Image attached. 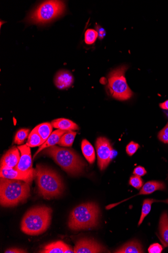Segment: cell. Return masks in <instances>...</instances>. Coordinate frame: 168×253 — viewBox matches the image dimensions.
Listing matches in <instances>:
<instances>
[{
	"label": "cell",
	"mask_w": 168,
	"mask_h": 253,
	"mask_svg": "<svg viewBox=\"0 0 168 253\" xmlns=\"http://www.w3.org/2000/svg\"><path fill=\"white\" fill-rule=\"evenodd\" d=\"M42 154L51 157L68 174L77 175L84 171L86 164L73 149L54 146L43 150Z\"/></svg>",
	"instance_id": "6da1fadb"
},
{
	"label": "cell",
	"mask_w": 168,
	"mask_h": 253,
	"mask_svg": "<svg viewBox=\"0 0 168 253\" xmlns=\"http://www.w3.org/2000/svg\"><path fill=\"white\" fill-rule=\"evenodd\" d=\"M34 176L39 195L45 199H51L60 196L64 186L60 175L53 169L38 165L34 170Z\"/></svg>",
	"instance_id": "7a4b0ae2"
},
{
	"label": "cell",
	"mask_w": 168,
	"mask_h": 253,
	"mask_svg": "<svg viewBox=\"0 0 168 253\" xmlns=\"http://www.w3.org/2000/svg\"><path fill=\"white\" fill-rule=\"evenodd\" d=\"M52 212L51 208L45 206H37L30 210L22 219L21 231L30 236L44 233L51 224Z\"/></svg>",
	"instance_id": "3957f363"
},
{
	"label": "cell",
	"mask_w": 168,
	"mask_h": 253,
	"mask_svg": "<svg viewBox=\"0 0 168 253\" xmlns=\"http://www.w3.org/2000/svg\"><path fill=\"white\" fill-rule=\"evenodd\" d=\"M30 183L20 180L1 178L0 180V203L5 208H10L24 203L30 196Z\"/></svg>",
	"instance_id": "277c9868"
},
{
	"label": "cell",
	"mask_w": 168,
	"mask_h": 253,
	"mask_svg": "<svg viewBox=\"0 0 168 253\" xmlns=\"http://www.w3.org/2000/svg\"><path fill=\"white\" fill-rule=\"evenodd\" d=\"M100 216L98 204L92 202L82 204L71 212L68 226L76 231L93 228L98 225Z\"/></svg>",
	"instance_id": "5b68a950"
},
{
	"label": "cell",
	"mask_w": 168,
	"mask_h": 253,
	"mask_svg": "<svg viewBox=\"0 0 168 253\" xmlns=\"http://www.w3.org/2000/svg\"><path fill=\"white\" fill-rule=\"evenodd\" d=\"M128 68L127 65L122 66L115 69L108 76L107 88L110 95L115 99L126 101L133 96L125 78V73Z\"/></svg>",
	"instance_id": "8992f818"
},
{
	"label": "cell",
	"mask_w": 168,
	"mask_h": 253,
	"mask_svg": "<svg viewBox=\"0 0 168 253\" xmlns=\"http://www.w3.org/2000/svg\"><path fill=\"white\" fill-rule=\"evenodd\" d=\"M65 8L63 1H45L29 15L27 22L36 25L46 24L62 15Z\"/></svg>",
	"instance_id": "52a82bcc"
},
{
	"label": "cell",
	"mask_w": 168,
	"mask_h": 253,
	"mask_svg": "<svg viewBox=\"0 0 168 253\" xmlns=\"http://www.w3.org/2000/svg\"><path fill=\"white\" fill-rule=\"evenodd\" d=\"M98 165L101 170H104L111 160L112 148L110 141L105 137H100L96 142Z\"/></svg>",
	"instance_id": "ba28073f"
},
{
	"label": "cell",
	"mask_w": 168,
	"mask_h": 253,
	"mask_svg": "<svg viewBox=\"0 0 168 253\" xmlns=\"http://www.w3.org/2000/svg\"><path fill=\"white\" fill-rule=\"evenodd\" d=\"M75 253H98L106 252L101 244L92 239L83 238L78 241L74 249Z\"/></svg>",
	"instance_id": "9c48e42d"
},
{
	"label": "cell",
	"mask_w": 168,
	"mask_h": 253,
	"mask_svg": "<svg viewBox=\"0 0 168 253\" xmlns=\"http://www.w3.org/2000/svg\"><path fill=\"white\" fill-rule=\"evenodd\" d=\"M30 148L27 145L18 147L21 155L19 162L15 169L23 173L34 171L33 168V159Z\"/></svg>",
	"instance_id": "30bf717a"
},
{
	"label": "cell",
	"mask_w": 168,
	"mask_h": 253,
	"mask_svg": "<svg viewBox=\"0 0 168 253\" xmlns=\"http://www.w3.org/2000/svg\"><path fill=\"white\" fill-rule=\"evenodd\" d=\"M1 178L20 180L31 183L34 176V171L23 173L15 169L1 167Z\"/></svg>",
	"instance_id": "8fae6325"
},
{
	"label": "cell",
	"mask_w": 168,
	"mask_h": 253,
	"mask_svg": "<svg viewBox=\"0 0 168 253\" xmlns=\"http://www.w3.org/2000/svg\"><path fill=\"white\" fill-rule=\"evenodd\" d=\"M165 189L166 186L163 182L158 181H150L146 182L145 184V185H143L139 193L136 194L134 196H137L141 195H150L156 192V191H162L165 190ZM134 196L132 197L127 200L117 203L116 204H114L112 205H110L106 207V210H110L111 209H112L114 208V206H116V205L119 204L120 203H122L127 200H128L134 197Z\"/></svg>",
	"instance_id": "7c38bea8"
},
{
	"label": "cell",
	"mask_w": 168,
	"mask_h": 253,
	"mask_svg": "<svg viewBox=\"0 0 168 253\" xmlns=\"http://www.w3.org/2000/svg\"><path fill=\"white\" fill-rule=\"evenodd\" d=\"M18 150L16 147H13L7 151L1 159V167L15 169L20 158Z\"/></svg>",
	"instance_id": "4fadbf2b"
},
{
	"label": "cell",
	"mask_w": 168,
	"mask_h": 253,
	"mask_svg": "<svg viewBox=\"0 0 168 253\" xmlns=\"http://www.w3.org/2000/svg\"><path fill=\"white\" fill-rule=\"evenodd\" d=\"M68 131L63 130L61 129H57L53 131L51 135L48 138L47 140L39 147V149L34 155V158L37 155L39 152L46 148H49L59 143L61 137Z\"/></svg>",
	"instance_id": "5bb4252c"
},
{
	"label": "cell",
	"mask_w": 168,
	"mask_h": 253,
	"mask_svg": "<svg viewBox=\"0 0 168 253\" xmlns=\"http://www.w3.org/2000/svg\"><path fill=\"white\" fill-rule=\"evenodd\" d=\"M73 82L74 78L73 76L67 71L59 72L55 79V84L60 89L69 87L73 84Z\"/></svg>",
	"instance_id": "9a60e30c"
},
{
	"label": "cell",
	"mask_w": 168,
	"mask_h": 253,
	"mask_svg": "<svg viewBox=\"0 0 168 253\" xmlns=\"http://www.w3.org/2000/svg\"><path fill=\"white\" fill-rule=\"evenodd\" d=\"M51 124L55 128L66 131H75L79 129V126L73 122L65 119L55 120Z\"/></svg>",
	"instance_id": "2e32d148"
},
{
	"label": "cell",
	"mask_w": 168,
	"mask_h": 253,
	"mask_svg": "<svg viewBox=\"0 0 168 253\" xmlns=\"http://www.w3.org/2000/svg\"><path fill=\"white\" fill-rule=\"evenodd\" d=\"M116 253H145L143 250L141 245L137 241H133L123 245L117 250Z\"/></svg>",
	"instance_id": "e0dca14e"
},
{
	"label": "cell",
	"mask_w": 168,
	"mask_h": 253,
	"mask_svg": "<svg viewBox=\"0 0 168 253\" xmlns=\"http://www.w3.org/2000/svg\"><path fill=\"white\" fill-rule=\"evenodd\" d=\"M67 245L62 241L53 242L45 246L39 253H65Z\"/></svg>",
	"instance_id": "ac0fdd59"
},
{
	"label": "cell",
	"mask_w": 168,
	"mask_h": 253,
	"mask_svg": "<svg viewBox=\"0 0 168 253\" xmlns=\"http://www.w3.org/2000/svg\"><path fill=\"white\" fill-rule=\"evenodd\" d=\"M81 148L83 154L90 165H92L95 160V152L92 145L87 140L82 142Z\"/></svg>",
	"instance_id": "d6986e66"
},
{
	"label": "cell",
	"mask_w": 168,
	"mask_h": 253,
	"mask_svg": "<svg viewBox=\"0 0 168 253\" xmlns=\"http://www.w3.org/2000/svg\"><path fill=\"white\" fill-rule=\"evenodd\" d=\"M162 202L168 204V199L165 200H157L153 199H147L143 201L142 207L141 216L138 223L139 226L143 222L144 219L150 213L151 211V206L154 202Z\"/></svg>",
	"instance_id": "ffe728a7"
},
{
	"label": "cell",
	"mask_w": 168,
	"mask_h": 253,
	"mask_svg": "<svg viewBox=\"0 0 168 253\" xmlns=\"http://www.w3.org/2000/svg\"><path fill=\"white\" fill-rule=\"evenodd\" d=\"M159 230L162 240L168 245V214L164 212L160 218Z\"/></svg>",
	"instance_id": "44dd1931"
},
{
	"label": "cell",
	"mask_w": 168,
	"mask_h": 253,
	"mask_svg": "<svg viewBox=\"0 0 168 253\" xmlns=\"http://www.w3.org/2000/svg\"><path fill=\"white\" fill-rule=\"evenodd\" d=\"M35 129L45 142L52 133L53 126L50 123H45L38 125Z\"/></svg>",
	"instance_id": "7402d4cb"
},
{
	"label": "cell",
	"mask_w": 168,
	"mask_h": 253,
	"mask_svg": "<svg viewBox=\"0 0 168 253\" xmlns=\"http://www.w3.org/2000/svg\"><path fill=\"white\" fill-rule=\"evenodd\" d=\"M77 132L74 131H68L61 138L58 145L61 147H70L73 145Z\"/></svg>",
	"instance_id": "603a6c76"
},
{
	"label": "cell",
	"mask_w": 168,
	"mask_h": 253,
	"mask_svg": "<svg viewBox=\"0 0 168 253\" xmlns=\"http://www.w3.org/2000/svg\"><path fill=\"white\" fill-rule=\"evenodd\" d=\"M44 143L42 138L34 128L30 134L26 145L30 147H40Z\"/></svg>",
	"instance_id": "cb8c5ba5"
},
{
	"label": "cell",
	"mask_w": 168,
	"mask_h": 253,
	"mask_svg": "<svg viewBox=\"0 0 168 253\" xmlns=\"http://www.w3.org/2000/svg\"><path fill=\"white\" fill-rule=\"evenodd\" d=\"M30 129H21L16 133L15 137L14 142L17 145H21L25 142L29 136Z\"/></svg>",
	"instance_id": "d4e9b609"
},
{
	"label": "cell",
	"mask_w": 168,
	"mask_h": 253,
	"mask_svg": "<svg viewBox=\"0 0 168 253\" xmlns=\"http://www.w3.org/2000/svg\"><path fill=\"white\" fill-rule=\"evenodd\" d=\"M98 37L99 35L97 31L88 29L85 33V42L87 44H93Z\"/></svg>",
	"instance_id": "484cf974"
},
{
	"label": "cell",
	"mask_w": 168,
	"mask_h": 253,
	"mask_svg": "<svg viewBox=\"0 0 168 253\" xmlns=\"http://www.w3.org/2000/svg\"><path fill=\"white\" fill-rule=\"evenodd\" d=\"M129 184L134 188L139 190L143 186V180L140 176L134 175L130 178Z\"/></svg>",
	"instance_id": "4316f807"
},
{
	"label": "cell",
	"mask_w": 168,
	"mask_h": 253,
	"mask_svg": "<svg viewBox=\"0 0 168 253\" xmlns=\"http://www.w3.org/2000/svg\"><path fill=\"white\" fill-rule=\"evenodd\" d=\"M159 139L164 143L168 144V123L158 134Z\"/></svg>",
	"instance_id": "83f0119b"
},
{
	"label": "cell",
	"mask_w": 168,
	"mask_h": 253,
	"mask_svg": "<svg viewBox=\"0 0 168 253\" xmlns=\"http://www.w3.org/2000/svg\"><path fill=\"white\" fill-rule=\"evenodd\" d=\"M139 148V145L134 142H131L126 148L127 154L129 156H133Z\"/></svg>",
	"instance_id": "f1b7e54d"
},
{
	"label": "cell",
	"mask_w": 168,
	"mask_h": 253,
	"mask_svg": "<svg viewBox=\"0 0 168 253\" xmlns=\"http://www.w3.org/2000/svg\"><path fill=\"white\" fill-rule=\"evenodd\" d=\"M162 251V246L158 243H155L151 245L148 249L149 253H161Z\"/></svg>",
	"instance_id": "f546056e"
},
{
	"label": "cell",
	"mask_w": 168,
	"mask_h": 253,
	"mask_svg": "<svg viewBox=\"0 0 168 253\" xmlns=\"http://www.w3.org/2000/svg\"><path fill=\"white\" fill-rule=\"evenodd\" d=\"M133 174L134 175H137L140 177L146 174L147 171L145 168L142 167H137L134 169L133 172Z\"/></svg>",
	"instance_id": "4dcf8cb0"
},
{
	"label": "cell",
	"mask_w": 168,
	"mask_h": 253,
	"mask_svg": "<svg viewBox=\"0 0 168 253\" xmlns=\"http://www.w3.org/2000/svg\"><path fill=\"white\" fill-rule=\"evenodd\" d=\"M95 28L96 29H97V31L99 35V39L101 40L103 39L106 34V32L104 29L100 26H97V27H95Z\"/></svg>",
	"instance_id": "1f68e13d"
},
{
	"label": "cell",
	"mask_w": 168,
	"mask_h": 253,
	"mask_svg": "<svg viewBox=\"0 0 168 253\" xmlns=\"http://www.w3.org/2000/svg\"><path fill=\"white\" fill-rule=\"evenodd\" d=\"M5 253H27V251L18 249V248H11L7 250L5 252Z\"/></svg>",
	"instance_id": "d6a6232c"
},
{
	"label": "cell",
	"mask_w": 168,
	"mask_h": 253,
	"mask_svg": "<svg viewBox=\"0 0 168 253\" xmlns=\"http://www.w3.org/2000/svg\"><path fill=\"white\" fill-rule=\"evenodd\" d=\"M159 105L161 108L164 110H168V100H167L164 102L160 104Z\"/></svg>",
	"instance_id": "836d02e7"
}]
</instances>
